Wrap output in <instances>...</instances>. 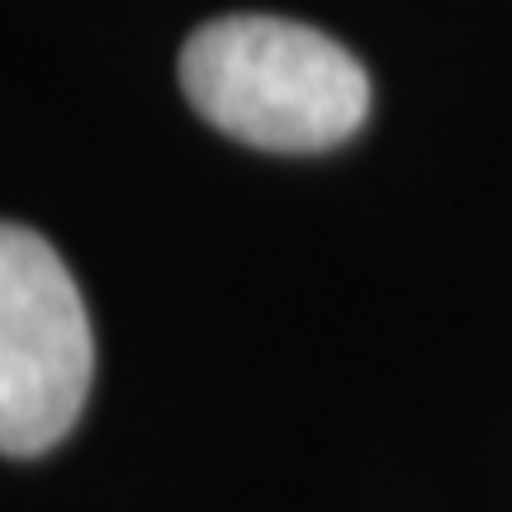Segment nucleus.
<instances>
[{
    "instance_id": "f257e3e1",
    "label": "nucleus",
    "mask_w": 512,
    "mask_h": 512,
    "mask_svg": "<svg viewBox=\"0 0 512 512\" xmlns=\"http://www.w3.org/2000/svg\"><path fill=\"white\" fill-rule=\"evenodd\" d=\"M181 91L228 138L266 152H323L370 114V76L309 24L228 15L185 38Z\"/></svg>"
},
{
    "instance_id": "f03ea898",
    "label": "nucleus",
    "mask_w": 512,
    "mask_h": 512,
    "mask_svg": "<svg viewBox=\"0 0 512 512\" xmlns=\"http://www.w3.org/2000/svg\"><path fill=\"white\" fill-rule=\"evenodd\" d=\"M91 318L72 271L34 228L0 223V456H43L81 418Z\"/></svg>"
}]
</instances>
